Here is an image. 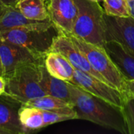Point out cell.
<instances>
[{
	"mask_svg": "<svg viewBox=\"0 0 134 134\" xmlns=\"http://www.w3.org/2000/svg\"><path fill=\"white\" fill-rule=\"evenodd\" d=\"M8 5H6L5 3H3L1 0H0V17L5 13V12L6 11V9H8Z\"/></svg>",
	"mask_w": 134,
	"mask_h": 134,
	"instance_id": "obj_24",
	"label": "cell"
},
{
	"mask_svg": "<svg viewBox=\"0 0 134 134\" xmlns=\"http://www.w3.org/2000/svg\"><path fill=\"white\" fill-rule=\"evenodd\" d=\"M129 7H130V16L134 18V0H127Z\"/></svg>",
	"mask_w": 134,
	"mask_h": 134,
	"instance_id": "obj_23",
	"label": "cell"
},
{
	"mask_svg": "<svg viewBox=\"0 0 134 134\" xmlns=\"http://www.w3.org/2000/svg\"><path fill=\"white\" fill-rule=\"evenodd\" d=\"M58 34L53 25L48 27H24L0 32V38L19 45L35 56L46 58L53 38Z\"/></svg>",
	"mask_w": 134,
	"mask_h": 134,
	"instance_id": "obj_5",
	"label": "cell"
},
{
	"mask_svg": "<svg viewBox=\"0 0 134 134\" xmlns=\"http://www.w3.org/2000/svg\"><path fill=\"white\" fill-rule=\"evenodd\" d=\"M0 59L4 78L21 65L45 63V58L38 57L26 48L2 38H0Z\"/></svg>",
	"mask_w": 134,
	"mask_h": 134,
	"instance_id": "obj_8",
	"label": "cell"
},
{
	"mask_svg": "<svg viewBox=\"0 0 134 134\" xmlns=\"http://www.w3.org/2000/svg\"><path fill=\"white\" fill-rule=\"evenodd\" d=\"M45 66L48 72L55 78L67 82L73 78V66L59 53L49 52L45 58Z\"/></svg>",
	"mask_w": 134,
	"mask_h": 134,
	"instance_id": "obj_16",
	"label": "cell"
},
{
	"mask_svg": "<svg viewBox=\"0 0 134 134\" xmlns=\"http://www.w3.org/2000/svg\"><path fill=\"white\" fill-rule=\"evenodd\" d=\"M107 41L116 40L134 53V18L111 16L104 13Z\"/></svg>",
	"mask_w": 134,
	"mask_h": 134,
	"instance_id": "obj_10",
	"label": "cell"
},
{
	"mask_svg": "<svg viewBox=\"0 0 134 134\" xmlns=\"http://www.w3.org/2000/svg\"><path fill=\"white\" fill-rule=\"evenodd\" d=\"M53 25L49 19L45 20L29 19L13 6H9L0 17V32L24 27H48Z\"/></svg>",
	"mask_w": 134,
	"mask_h": 134,
	"instance_id": "obj_13",
	"label": "cell"
},
{
	"mask_svg": "<svg viewBox=\"0 0 134 134\" xmlns=\"http://www.w3.org/2000/svg\"><path fill=\"white\" fill-rule=\"evenodd\" d=\"M0 75H1V76H3V71H2V64H1V59H0Z\"/></svg>",
	"mask_w": 134,
	"mask_h": 134,
	"instance_id": "obj_27",
	"label": "cell"
},
{
	"mask_svg": "<svg viewBox=\"0 0 134 134\" xmlns=\"http://www.w3.org/2000/svg\"><path fill=\"white\" fill-rule=\"evenodd\" d=\"M21 105L33 107L41 110L68 115L72 116L75 119H78L77 113L72 104L49 95H45L42 97L29 100Z\"/></svg>",
	"mask_w": 134,
	"mask_h": 134,
	"instance_id": "obj_14",
	"label": "cell"
},
{
	"mask_svg": "<svg viewBox=\"0 0 134 134\" xmlns=\"http://www.w3.org/2000/svg\"><path fill=\"white\" fill-rule=\"evenodd\" d=\"M93 2H104V0H92Z\"/></svg>",
	"mask_w": 134,
	"mask_h": 134,
	"instance_id": "obj_28",
	"label": "cell"
},
{
	"mask_svg": "<svg viewBox=\"0 0 134 134\" xmlns=\"http://www.w3.org/2000/svg\"><path fill=\"white\" fill-rule=\"evenodd\" d=\"M21 106L17 101L4 96H0V128L11 134L28 133L19 119V110Z\"/></svg>",
	"mask_w": 134,
	"mask_h": 134,
	"instance_id": "obj_12",
	"label": "cell"
},
{
	"mask_svg": "<svg viewBox=\"0 0 134 134\" xmlns=\"http://www.w3.org/2000/svg\"><path fill=\"white\" fill-rule=\"evenodd\" d=\"M28 64L16 68L5 77V90L3 95L23 104L27 100L46 95L40 85V65Z\"/></svg>",
	"mask_w": 134,
	"mask_h": 134,
	"instance_id": "obj_3",
	"label": "cell"
},
{
	"mask_svg": "<svg viewBox=\"0 0 134 134\" xmlns=\"http://www.w3.org/2000/svg\"><path fill=\"white\" fill-rule=\"evenodd\" d=\"M40 85L46 95L71 103L70 93L67 81L52 76L46 70L45 63L40 65Z\"/></svg>",
	"mask_w": 134,
	"mask_h": 134,
	"instance_id": "obj_15",
	"label": "cell"
},
{
	"mask_svg": "<svg viewBox=\"0 0 134 134\" xmlns=\"http://www.w3.org/2000/svg\"><path fill=\"white\" fill-rule=\"evenodd\" d=\"M122 96L123 104L121 112L128 134H134V97L124 93H122Z\"/></svg>",
	"mask_w": 134,
	"mask_h": 134,
	"instance_id": "obj_20",
	"label": "cell"
},
{
	"mask_svg": "<svg viewBox=\"0 0 134 134\" xmlns=\"http://www.w3.org/2000/svg\"><path fill=\"white\" fill-rule=\"evenodd\" d=\"M78 15L72 34L84 41L104 46L107 42L104 10L99 2L92 0H75Z\"/></svg>",
	"mask_w": 134,
	"mask_h": 134,
	"instance_id": "obj_2",
	"label": "cell"
},
{
	"mask_svg": "<svg viewBox=\"0 0 134 134\" xmlns=\"http://www.w3.org/2000/svg\"><path fill=\"white\" fill-rule=\"evenodd\" d=\"M69 82L82 88L93 96L102 99L118 109H122L123 104L122 93L104 81L81 70L74 68L73 78Z\"/></svg>",
	"mask_w": 134,
	"mask_h": 134,
	"instance_id": "obj_6",
	"label": "cell"
},
{
	"mask_svg": "<svg viewBox=\"0 0 134 134\" xmlns=\"http://www.w3.org/2000/svg\"><path fill=\"white\" fill-rule=\"evenodd\" d=\"M0 134H11L9 131H7V130H3V129H1L0 128Z\"/></svg>",
	"mask_w": 134,
	"mask_h": 134,
	"instance_id": "obj_26",
	"label": "cell"
},
{
	"mask_svg": "<svg viewBox=\"0 0 134 134\" xmlns=\"http://www.w3.org/2000/svg\"><path fill=\"white\" fill-rule=\"evenodd\" d=\"M3 3H5L8 6H13L15 7L16 0H1Z\"/></svg>",
	"mask_w": 134,
	"mask_h": 134,
	"instance_id": "obj_25",
	"label": "cell"
},
{
	"mask_svg": "<svg viewBox=\"0 0 134 134\" xmlns=\"http://www.w3.org/2000/svg\"><path fill=\"white\" fill-rule=\"evenodd\" d=\"M64 34L71 38L96 71L101 75L111 86L122 91L123 78L104 46L87 42L72 33Z\"/></svg>",
	"mask_w": 134,
	"mask_h": 134,
	"instance_id": "obj_4",
	"label": "cell"
},
{
	"mask_svg": "<svg viewBox=\"0 0 134 134\" xmlns=\"http://www.w3.org/2000/svg\"><path fill=\"white\" fill-rule=\"evenodd\" d=\"M19 119L28 133L46 127L44 111L36 108L21 105L19 110Z\"/></svg>",
	"mask_w": 134,
	"mask_h": 134,
	"instance_id": "obj_18",
	"label": "cell"
},
{
	"mask_svg": "<svg viewBox=\"0 0 134 134\" xmlns=\"http://www.w3.org/2000/svg\"><path fill=\"white\" fill-rule=\"evenodd\" d=\"M103 2L105 14L119 17L130 16L127 0H104Z\"/></svg>",
	"mask_w": 134,
	"mask_h": 134,
	"instance_id": "obj_19",
	"label": "cell"
},
{
	"mask_svg": "<svg viewBox=\"0 0 134 134\" xmlns=\"http://www.w3.org/2000/svg\"><path fill=\"white\" fill-rule=\"evenodd\" d=\"M5 90V80L3 76L0 75V96L3 95Z\"/></svg>",
	"mask_w": 134,
	"mask_h": 134,
	"instance_id": "obj_22",
	"label": "cell"
},
{
	"mask_svg": "<svg viewBox=\"0 0 134 134\" xmlns=\"http://www.w3.org/2000/svg\"><path fill=\"white\" fill-rule=\"evenodd\" d=\"M49 18L58 32L72 33L78 15L75 0H47Z\"/></svg>",
	"mask_w": 134,
	"mask_h": 134,
	"instance_id": "obj_9",
	"label": "cell"
},
{
	"mask_svg": "<svg viewBox=\"0 0 134 134\" xmlns=\"http://www.w3.org/2000/svg\"><path fill=\"white\" fill-rule=\"evenodd\" d=\"M104 47L122 78L134 79V53L116 40L107 41Z\"/></svg>",
	"mask_w": 134,
	"mask_h": 134,
	"instance_id": "obj_11",
	"label": "cell"
},
{
	"mask_svg": "<svg viewBox=\"0 0 134 134\" xmlns=\"http://www.w3.org/2000/svg\"><path fill=\"white\" fill-rule=\"evenodd\" d=\"M49 52L60 53L70 62L74 68L81 70L110 85L101 75H100L91 67L86 57L79 50L71 38L64 33L58 32V34L53 38L49 48Z\"/></svg>",
	"mask_w": 134,
	"mask_h": 134,
	"instance_id": "obj_7",
	"label": "cell"
},
{
	"mask_svg": "<svg viewBox=\"0 0 134 134\" xmlns=\"http://www.w3.org/2000/svg\"><path fill=\"white\" fill-rule=\"evenodd\" d=\"M121 92L134 97V79H123L122 90Z\"/></svg>",
	"mask_w": 134,
	"mask_h": 134,
	"instance_id": "obj_21",
	"label": "cell"
},
{
	"mask_svg": "<svg viewBox=\"0 0 134 134\" xmlns=\"http://www.w3.org/2000/svg\"><path fill=\"white\" fill-rule=\"evenodd\" d=\"M71 103L78 119H84L105 127L128 134L121 110L82 88L67 82Z\"/></svg>",
	"mask_w": 134,
	"mask_h": 134,
	"instance_id": "obj_1",
	"label": "cell"
},
{
	"mask_svg": "<svg viewBox=\"0 0 134 134\" xmlns=\"http://www.w3.org/2000/svg\"><path fill=\"white\" fill-rule=\"evenodd\" d=\"M15 8L24 16L36 20H48L47 0H16Z\"/></svg>",
	"mask_w": 134,
	"mask_h": 134,
	"instance_id": "obj_17",
	"label": "cell"
}]
</instances>
